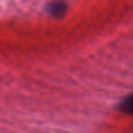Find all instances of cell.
<instances>
[{
	"mask_svg": "<svg viewBox=\"0 0 133 133\" xmlns=\"http://www.w3.org/2000/svg\"><path fill=\"white\" fill-rule=\"evenodd\" d=\"M66 9H68V6L64 1H54L48 7L49 14H51L55 18H60L63 14H65Z\"/></svg>",
	"mask_w": 133,
	"mask_h": 133,
	"instance_id": "1",
	"label": "cell"
},
{
	"mask_svg": "<svg viewBox=\"0 0 133 133\" xmlns=\"http://www.w3.org/2000/svg\"><path fill=\"white\" fill-rule=\"evenodd\" d=\"M119 109H120V111H123L124 113L133 116V95L126 97V98L120 103Z\"/></svg>",
	"mask_w": 133,
	"mask_h": 133,
	"instance_id": "2",
	"label": "cell"
}]
</instances>
